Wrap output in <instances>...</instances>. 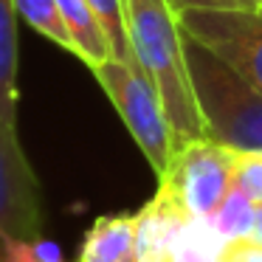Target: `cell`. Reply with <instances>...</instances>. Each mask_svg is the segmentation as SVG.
<instances>
[{"label": "cell", "instance_id": "ba28073f", "mask_svg": "<svg viewBox=\"0 0 262 262\" xmlns=\"http://www.w3.org/2000/svg\"><path fill=\"white\" fill-rule=\"evenodd\" d=\"M76 262H138L136 214H102L88 228Z\"/></svg>", "mask_w": 262, "mask_h": 262}, {"label": "cell", "instance_id": "30bf717a", "mask_svg": "<svg viewBox=\"0 0 262 262\" xmlns=\"http://www.w3.org/2000/svg\"><path fill=\"white\" fill-rule=\"evenodd\" d=\"M14 0H0V119L17 124V68L20 37Z\"/></svg>", "mask_w": 262, "mask_h": 262}, {"label": "cell", "instance_id": "9c48e42d", "mask_svg": "<svg viewBox=\"0 0 262 262\" xmlns=\"http://www.w3.org/2000/svg\"><path fill=\"white\" fill-rule=\"evenodd\" d=\"M57 6L65 20V29L74 40V54L88 68H96V65L113 59L110 37L88 0H57Z\"/></svg>", "mask_w": 262, "mask_h": 262}, {"label": "cell", "instance_id": "4fadbf2b", "mask_svg": "<svg viewBox=\"0 0 262 262\" xmlns=\"http://www.w3.org/2000/svg\"><path fill=\"white\" fill-rule=\"evenodd\" d=\"M93 12L99 14L104 31L110 37V48H113V59L136 65L130 46V34H127V14H124V0H88Z\"/></svg>", "mask_w": 262, "mask_h": 262}, {"label": "cell", "instance_id": "5bb4252c", "mask_svg": "<svg viewBox=\"0 0 262 262\" xmlns=\"http://www.w3.org/2000/svg\"><path fill=\"white\" fill-rule=\"evenodd\" d=\"M0 262H68L54 239L31 237V239H9L3 245Z\"/></svg>", "mask_w": 262, "mask_h": 262}, {"label": "cell", "instance_id": "7a4b0ae2", "mask_svg": "<svg viewBox=\"0 0 262 262\" xmlns=\"http://www.w3.org/2000/svg\"><path fill=\"white\" fill-rule=\"evenodd\" d=\"M183 48L206 138L239 152H262V93L189 34Z\"/></svg>", "mask_w": 262, "mask_h": 262}, {"label": "cell", "instance_id": "52a82bcc", "mask_svg": "<svg viewBox=\"0 0 262 262\" xmlns=\"http://www.w3.org/2000/svg\"><path fill=\"white\" fill-rule=\"evenodd\" d=\"M189 217L166 192H155L149 203L136 211V251L138 262H169Z\"/></svg>", "mask_w": 262, "mask_h": 262}, {"label": "cell", "instance_id": "e0dca14e", "mask_svg": "<svg viewBox=\"0 0 262 262\" xmlns=\"http://www.w3.org/2000/svg\"><path fill=\"white\" fill-rule=\"evenodd\" d=\"M243 243L262 248V203H254V220H251V228H248Z\"/></svg>", "mask_w": 262, "mask_h": 262}, {"label": "cell", "instance_id": "3957f363", "mask_svg": "<svg viewBox=\"0 0 262 262\" xmlns=\"http://www.w3.org/2000/svg\"><path fill=\"white\" fill-rule=\"evenodd\" d=\"M91 71L102 85V91L107 93V99L113 102L124 127L130 130L133 141L149 161L155 178L161 181L175 155V138H172V127L158 91L138 65L121 62V59H107Z\"/></svg>", "mask_w": 262, "mask_h": 262}, {"label": "cell", "instance_id": "2e32d148", "mask_svg": "<svg viewBox=\"0 0 262 262\" xmlns=\"http://www.w3.org/2000/svg\"><path fill=\"white\" fill-rule=\"evenodd\" d=\"M175 14L181 12H234V9H259L262 0H166Z\"/></svg>", "mask_w": 262, "mask_h": 262}, {"label": "cell", "instance_id": "6da1fadb", "mask_svg": "<svg viewBox=\"0 0 262 262\" xmlns=\"http://www.w3.org/2000/svg\"><path fill=\"white\" fill-rule=\"evenodd\" d=\"M124 14L133 57L161 96L175 138V152L186 144L206 138V127L189 79L183 29L178 23V14L166 0H124Z\"/></svg>", "mask_w": 262, "mask_h": 262}, {"label": "cell", "instance_id": "8fae6325", "mask_svg": "<svg viewBox=\"0 0 262 262\" xmlns=\"http://www.w3.org/2000/svg\"><path fill=\"white\" fill-rule=\"evenodd\" d=\"M14 9H17L20 20L26 26H31L37 34L57 42L62 51L74 54V40H71L68 29H65V20L59 14L57 0H14Z\"/></svg>", "mask_w": 262, "mask_h": 262}, {"label": "cell", "instance_id": "7c38bea8", "mask_svg": "<svg viewBox=\"0 0 262 262\" xmlns=\"http://www.w3.org/2000/svg\"><path fill=\"white\" fill-rule=\"evenodd\" d=\"M251 220H254V200H248L243 192L231 189V194L223 200V206L217 209V214L209 223L223 237V243L231 245V243H243L245 239V234L251 228Z\"/></svg>", "mask_w": 262, "mask_h": 262}, {"label": "cell", "instance_id": "8992f818", "mask_svg": "<svg viewBox=\"0 0 262 262\" xmlns=\"http://www.w3.org/2000/svg\"><path fill=\"white\" fill-rule=\"evenodd\" d=\"M42 237V192L17 138V124L0 119V254L9 239Z\"/></svg>", "mask_w": 262, "mask_h": 262}, {"label": "cell", "instance_id": "9a60e30c", "mask_svg": "<svg viewBox=\"0 0 262 262\" xmlns=\"http://www.w3.org/2000/svg\"><path fill=\"white\" fill-rule=\"evenodd\" d=\"M234 189L262 203V152H239L234 158Z\"/></svg>", "mask_w": 262, "mask_h": 262}, {"label": "cell", "instance_id": "277c9868", "mask_svg": "<svg viewBox=\"0 0 262 262\" xmlns=\"http://www.w3.org/2000/svg\"><path fill=\"white\" fill-rule=\"evenodd\" d=\"M234 158L237 149L211 138L192 141L172 155L158 189L175 200L189 220H211L234 189Z\"/></svg>", "mask_w": 262, "mask_h": 262}, {"label": "cell", "instance_id": "5b68a950", "mask_svg": "<svg viewBox=\"0 0 262 262\" xmlns=\"http://www.w3.org/2000/svg\"><path fill=\"white\" fill-rule=\"evenodd\" d=\"M183 34L203 42L262 93V6L234 12H181Z\"/></svg>", "mask_w": 262, "mask_h": 262}]
</instances>
